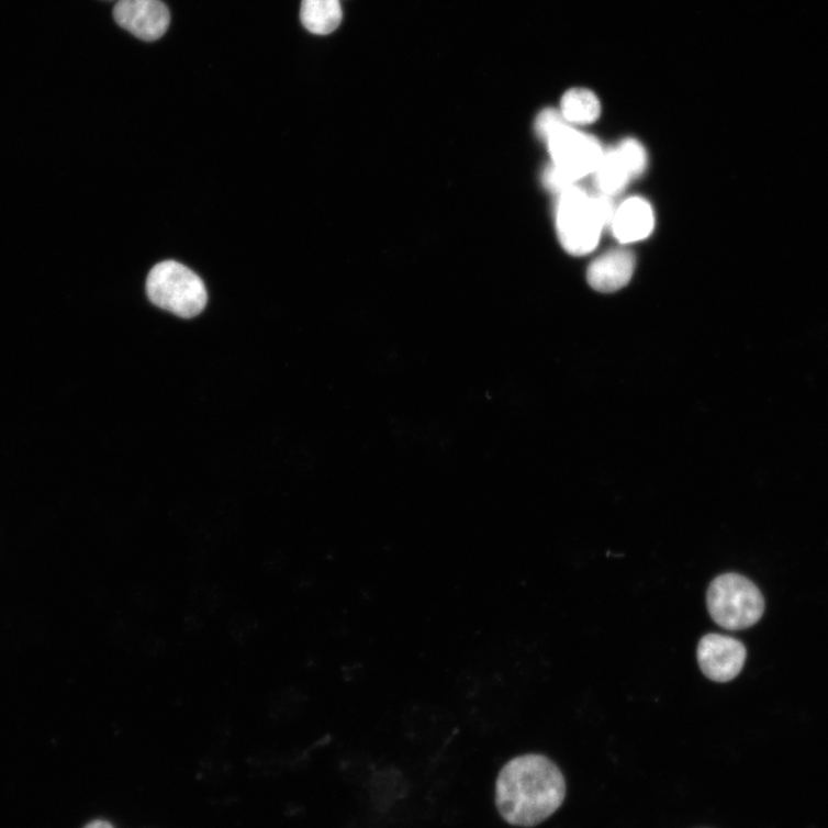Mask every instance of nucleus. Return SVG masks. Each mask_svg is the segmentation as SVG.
<instances>
[{"mask_svg":"<svg viewBox=\"0 0 828 828\" xmlns=\"http://www.w3.org/2000/svg\"><path fill=\"white\" fill-rule=\"evenodd\" d=\"M567 785L562 772L541 754L510 761L496 783V806L511 825L537 826L563 805Z\"/></svg>","mask_w":828,"mask_h":828,"instance_id":"f257e3e1","label":"nucleus"},{"mask_svg":"<svg viewBox=\"0 0 828 828\" xmlns=\"http://www.w3.org/2000/svg\"><path fill=\"white\" fill-rule=\"evenodd\" d=\"M613 201L602 194L590 198L578 187L560 193L557 206V233L564 249L573 256L588 255L597 247L602 230L613 224Z\"/></svg>","mask_w":828,"mask_h":828,"instance_id":"f03ea898","label":"nucleus"},{"mask_svg":"<svg viewBox=\"0 0 828 828\" xmlns=\"http://www.w3.org/2000/svg\"><path fill=\"white\" fill-rule=\"evenodd\" d=\"M708 611L716 624L728 630H741L758 624L765 602L757 584L737 573L716 578L706 594Z\"/></svg>","mask_w":828,"mask_h":828,"instance_id":"7ed1b4c3","label":"nucleus"},{"mask_svg":"<svg viewBox=\"0 0 828 828\" xmlns=\"http://www.w3.org/2000/svg\"><path fill=\"white\" fill-rule=\"evenodd\" d=\"M146 292L156 306L186 320L199 315L208 303L202 279L174 260L154 267L146 281Z\"/></svg>","mask_w":828,"mask_h":828,"instance_id":"20e7f679","label":"nucleus"},{"mask_svg":"<svg viewBox=\"0 0 828 828\" xmlns=\"http://www.w3.org/2000/svg\"><path fill=\"white\" fill-rule=\"evenodd\" d=\"M546 139L553 165L573 182L594 174L604 153L597 139L566 123L553 128Z\"/></svg>","mask_w":828,"mask_h":828,"instance_id":"39448f33","label":"nucleus"},{"mask_svg":"<svg viewBox=\"0 0 828 828\" xmlns=\"http://www.w3.org/2000/svg\"><path fill=\"white\" fill-rule=\"evenodd\" d=\"M698 665L706 678L717 683H727L742 671L747 650L735 638L721 635L704 636L697 647Z\"/></svg>","mask_w":828,"mask_h":828,"instance_id":"423d86ee","label":"nucleus"},{"mask_svg":"<svg viewBox=\"0 0 828 828\" xmlns=\"http://www.w3.org/2000/svg\"><path fill=\"white\" fill-rule=\"evenodd\" d=\"M113 16L121 29L146 42L163 37L170 22L169 11L160 0H120Z\"/></svg>","mask_w":828,"mask_h":828,"instance_id":"0eeeda50","label":"nucleus"},{"mask_svg":"<svg viewBox=\"0 0 828 828\" xmlns=\"http://www.w3.org/2000/svg\"><path fill=\"white\" fill-rule=\"evenodd\" d=\"M635 265V256L626 249L607 251L591 264L589 282L600 292H615L629 282Z\"/></svg>","mask_w":828,"mask_h":828,"instance_id":"6e6552de","label":"nucleus"},{"mask_svg":"<svg viewBox=\"0 0 828 828\" xmlns=\"http://www.w3.org/2000/svg\"><path fill=\"white\" fill-rule=\"evenodd\" d=\"M654 225L650 204L640 198H631L616 211L613 231L620 243L638 242L647 238Z\"/></svg>","mask_w":828,"mask_h":828,"instance_id":"1a4fd4ad","label":"nucleus"},{"mask_svg":"<svg viewBox=\"0 0 828 828\" xmlns=\"http://www.w3.org/2000/svg\"><path fill=\"white\" fill-rule=\"evenodd\" d=\"M301 21L310 33L329 35L343 21V8L339 0H302Z\"/></svg>","mask_w":828,"mask_h":828,"instance_id":"9d476101","label":"nucleus"},{"mask_svg":"<svg viewBox=\"0 0 828 828\" xmlns=\"http://www.w3.org/2000/svg\"><path fill=\"white\" fill-rule=\"evenodd\" d=\"M560 112L569 123L590 125L598 119L601 104L593 91L574 88L563 96Z\"/></svg>","mask_w":828,"mask_h":828,"instance_id":"9b49d317","label":"nucleus"},{"mask_svg":"<svg viewBox=\"0 0 828 828\" xmlns=\"http://www.w3.org/2000/svg\"><path fill=\"white\" fill-rule=\"evenodd\" d=\"M594 174L598 189L606 197L623 191L630 179L628 169L617 148L603 153Z\"/></svg>","mask_w":828,"mask_h":828,"instance_id":"f8f14e48","label":"nucleus"},{"mask_svg":"<svg viewBox=\"0 0 828 828\" xmlns=\"http://www.w3.org/2000/svg\"><path fill=\"white\" fill-rule=\"evenodd\" d=\"M222 600L221 590L213 584L204 583L192 590L189 602L194 615L209 617L222 605Z\"/></svg>","mask_w":828,"mask_h":828,"instance_id":"ddd939ff","label":"nucleus"},{"mask_svg":"<svg viewBox=\"0 0 828 828\" xmlns=\"http://www.w3.org/2000/svg\"><path fill=\"white\" fill-rule=\"evenodd\" d=\"M617 149L628 169L630 178L640 177L647 166V154L644 146L637 139L627 138Z\"/></svg>","mask_w":828,"mask_h":828,"instance_id":"4468645a","label":"nucleus"},{"mask_svg":"<svg viewBox=\"0 0 828 828\" xmlns=\"http://www.w3.org/2000/svg\"><path fill=\"white\" fill-rule=\"evenodd\" d=\"M159 595L149 583H139L132 590L131 601L141 611H150L157 605Z\"/></svg>","mask_w":828,"mask_h":828,"instance_id":"2eb2a0df","label":"nucleus"},{"mask_svg":"<svg viewBox=\"0 0 828 828\" xmlns=\"http://www.w3.org/2000/svg\"><path fill=\"white\" fill-rule=\"evenodd\" d=\"M257 628L256 620L249 615H237L231 622V636L239 642L247 641Z\"/></svg>","mask_w":828,"mask_h":828,"instance_id":"dca6fc26","label":"nucleus"},{"mask_svg":"<svg viewBox=\"0 0 828 828\" xmlns=\"http://www.w3.org/2000/svg\"><path fill=\"white\" fill-rule=\"evenodd\" d=\"M563 123H566V119L562 112L548 109L539 114L537 124H535V130H537L538 134L546 139L553 128Z\"/></svg>","mask_w":828,"mask_h":828,"instance_id":"f3484780","label":"nucleus"},{"mask_svg":"<svg viewBox=\"0 0 828 828\" xmlns=\"http://www.w3.org/2000/svg\"><path fill=\"white\" fill-rule=\"evenodd\" d=\"M544 182L551 191L562 193L574 187V182L555 165L550 166L544 176Z\"/></svg>","mask_w":828,"mask_h":828,"instance_id":"a211bd4d","label":"nucleus"},{"mask_svg":"<svg viewBox=\"0 0 828 828\" xmlns=\"http://www.w3.org/2000/svg\"><path fill=\"white\" fill-rule=\"evenodd\" d=\"M85 828H113V826L104 820H96L87 825Z\"/></svg>","mask_w":828,"mask_h":828,"instance_id":"6ab92c4d","label":"nucleus"}]
</instances>
